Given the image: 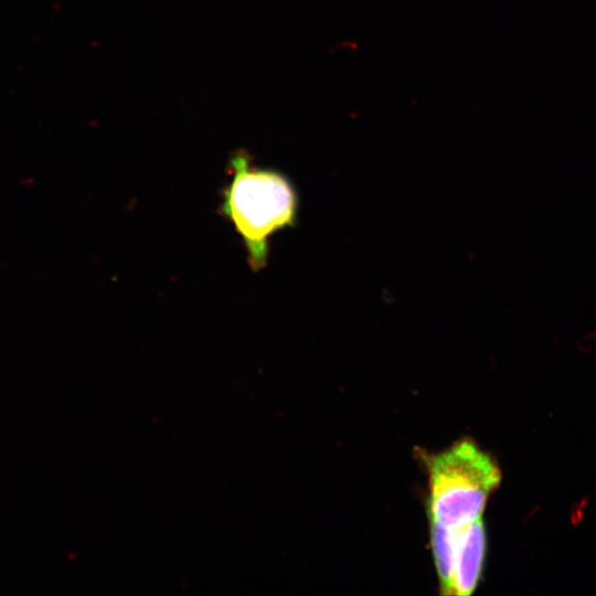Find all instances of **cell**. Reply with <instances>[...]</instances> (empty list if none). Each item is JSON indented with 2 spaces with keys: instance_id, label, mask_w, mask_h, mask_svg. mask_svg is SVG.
Here are the masks:
<instances>
[{
  "instance_id": "cell-1",
  "label": "cell",
  "mask_w": 596,
  "mask_h": 596,
  "mask_svg": "<svg viewBox=\"0 0 596 596\" xmlns=\"http://www.w3.org/2000/svg\"><path fill=\"white\" fill-rule=\"evenodd\" d=\"M231 181L222 194L221 214L241 236L249 266H266L269 238L296 224L298 195L286 175L251 164L247 155L230 161Z\"/></svg>"
},
{
  "instance_id": "cell-2",
  "label": "cell",
  "mask_w": 596,
  "mask_h": 596,
  "mask_svg": "<svg viewBox=\"0 0 596 596\" xmlns=\"http://www.w3.org/2000/svg\"><path fill=\"white\" fill-rule=\"evenodd\" d=\"M425 462L428 517L450 529L481 518L489 497L502 479L494 459L470 438L427 456Z\"/></svg>"
},
{
  "instance_id": "cell-3",
  "label": "cell",
  "mask_w": 596,
  "mask_h": 596,
  "mask_svg": "<svg viewBox=\"0 0 596 596\" xmlns=\"http://www.w3.org/2000/svg\"><path fill=\"white\" fill-rule=\"evenodd\" d=\"M487 536L481 518L455 529V552L449 595L468 596L476 589L483 570Z\"/></svg>"
},
{
  "instance_id": "cell-4",
  "label": "cell",
  "mask_w": 596,
  "mask_h": 596,
  "mask_svg": "<svg viewBox=\"0 0 596 596\" xmlns=\"http://www.w3.org/2000/svg\"><path fill=\"white\" fill-rule=\"evenodd\" d=\"M429 530L440 589L444 595H449L455 552V529L447 528L429 518Z\"/></svg>"
}]
</instances>
